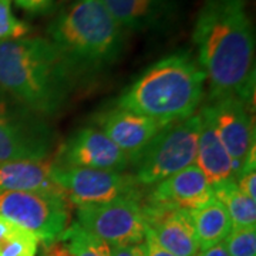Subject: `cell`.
Instances as JSON below:
<instances>
[{
	"label": "cell",
	"instance_id": "obj_1",
	"mask_svg": "<svg viewBox=\"0 0 256 256\" xmlns=\"http://www.w3.org/2000/svg\"><path fill=\"white\" fill-rule=\"evenodd\" d=\"M192 42L210 100L236 97L250 106L255 96V32L246 0H205Z\"/></svg>",
	"mask_w": 256,
	"mask_h": 256
},
{
	"label": "cell",
	"instance_id": "obj_2",
	"mask_svg": "<svg viewBox=\"0 0 256 256\" xmlns=\"http://www.w3.org/2000/svg\"><path fill=\"white\" fill-rule=\"evenodd\" d=\"M77 78L47 37L0 42V90L42 117L62 110Z\"/></svg>",
	"mask_w": 256,
	"mask_h": 256
},
{
	"label": "cell",
	"instance_id": "obj_3",
	"mask_svg": "<svg viewBox=\"0 0 256 256\" xmlns=\"http://www.w3.org/2000/svg\"><path fill=\"white\" fill-rule=\"evenodd\" d=\"M204 87L205 76L196 58L176 52L146 67L122 92L117 107L171 124L195 114Z\"/></svg>",
	"mask_w": 256,
	"mask_h": 256
},
{
	"label": "cell",
	"instance_id": "obj_4",
	"mask_svg": "<svg viewBox=\"0 0 256 256\" xmlns=\"http://www.w3.org/2000/svg\"><path fill=\"white\" fill-rule=\"evenodd\" d=\"M47 38L77 77L114 64L126 47V32L100 0H76L50 22Z\"/></svg>",
	"mask_w": 256,
	"mask_h": 256
},
{
	"label": "cell",
	"instance_id": "obj_5",
	"mask_svg": "<svg viewBox=\"0 0 256 256\" xmlns=\"http://www.w3.org/2000/svg\"><path fill=\"white\" fill-rule=\"evenodd\" d=\"M201 117L194 114L182 121L166 124L131 162L138 185L154 186L171 175L195 165Z\"/></svg>",
	"mask_w": 256,
	"mask_h": 256
},
{
	"label": "cell",
	"instance_id": "obj_6",
	"mask_svg": "<svg viewBox=\"0 0 256 256\" xmlns=\"http://www.w3.org/2000/svg\"><path fill=\"white\" fill-rule=\"evenodd\" d=\"M53 132L42 116L0 90V164L16 160H46Z\"/></svg>",
	"mask_w": 256,
	"mask_h": 256
},
{
	"label": "cell",
	"instance_id": "obj_7",
	"mask_svg": "<svg viewBox=\"0 0 256 256\" xmlns=\"http://www.w3.org/2000/svg\"><path fill=\"white\" fill-rule=\"evenodd\" d=\"M0 216L34 234L43 246L62 238L68 228L66 198L37 192L0 191Z\"/></svg>",
	"mask_w": 256,
	"mask_h": 256
},
{
	"label": "cell",
	"instance_id": "obj_8",
	"mask_svg": "<svg viewBox=\"0 0 256 256\" xmlns=\"http://www.w3.org/2000/svg\"><path fill=\"white\" fill-rule=\"evenodd\" d=\"M53 174L56 182L66 192L67 201L78 210L100 206L126 198H140V185L132 175L126 172L54 164Z\"/></svg>",
	"mask_w": 256,
	"mask_h": 256
},
{
	"label": "cell",
	"instance_id": "obj_9",
	"mask_svg": "<svg viewBox=\"0 0 256 256\" xmlns=\"http://www.w3.org/2000/svg\"><path fill=\"white\" fill-rule=\"evenodd\" d=\"M77 224L110 246L142 244L146 224L140 198H126L100 206L80 208Z\"/></svg>",
	"mask_w": 256,
	"mask_h": 256
},
{
	"label": "cell",
	"instance_id": "obj_10",
	"mask_svg": "<svg viewBox=\"0 0 256 256\" xmlns=\"http://www.w3.org/2000/svg\"><path fill=\"white\" fill-rule=\"evenodd\" d=\"M205 108L216 136L234 162L235 174H238L255 150V127L250 106L236 97H222L210 100Z\"/></svg>",
	"mask_w": 256,
	"mask_h": 256
},
{
	"label": "cell",
	"instance_id": "obj_11",
	"mask_svg": "<svg viewBox=\"0 0 256 256\" xmlns=\"http://www.w3.org/2000/svg\"><path fill=\"white\" fill-rule=\"evenodd\" d=\"M54 164L124 172L131 160L100 128L86 127L74 132L60 146Z\"/></svg>",
	"mask_w": 256,
	"mask_h": 256
},
{
	"label": "cell",
	"instance_id": "obj_12",
	"mask_svg": "<svg viewBox=\"0 0 256 256\" xmlns=\"http://www.w3.org/2000/svg\"><path fill=\"white\" fill-rule=\"evenodd\" d=\"M142 214L146 228L165 250L175 256H195L200 252L191 210L146 202L142 204Z\"/></svg>",
	"mask_w": 256,
	"mask_h": 256
},
{
	"label": "cell",
	"instance_id": "obj_13",
	"mask_svg": "<svg viewBox=\"0 0 256 256\" xmlns=\"http://www.w3.org/2000/svg\"><path fill=\"white\" fill-rule=\"evenodd\" d=\"M124 32L161 33L178 18L176 0H100Z\"/></svg>",
	"mask_w": 256,
	"mask_h": 256
},
{
	"label": "cell",
	"instance_id": "obj_14",
	"mask_svg": "<svg viewBox=\"0 0 256 256\" xmlns=\"http://www.w3.org/2000/svg\"><path fill=\"white\" fill-rule=\"evenodd\" d=\"M154 118L134 111L116 107L100 117V130L130 156L131 162L137 158L156 136L165 127Z\"/></svg>",
	"mask_w": 256,
	"mask_h": 256
},
{
	"label": "cell",
	"instance_id": "obj_15",
	"mask_svg": "<svg viewBox=\"0 0 256 256\" xmlns=\"http://www.w3.org/2000/svg\"><path fill=\"white\" fill-rule=\"evenodd\" d=\"M214 198V188L206 176L196 165H191L154 185L146 202L194 210Z\"/></svg>",
	"mask_w": 256,
	"mask_h": 256
},
{
	"label": "cell",
	"instance_id": "obj_16",
	"mask_svg": "<svg viewBox=\"0 0 256 256\" xmlns=\"http://www.w3.org/2000/svg\"><path fill=\"white\" fill-rule=\"evenodd\" d=\"M54 162L46 160H16L0 164V191L37 192L66 198L54 180Z\"/></svg>",
	"mask_w": 256,
	"mask_h": 256
},
{
	"label": "cell",
	"instance_id": "obj_17",
	"mask_svg": "<svg viewBox=\"0 0 256 256\" xmlns=\"http://www.w3.org/2000/svg\"><path fill=\"white\" fill-rule=\"evenodd\" d=\"M201 117V131L198 138V150L195 165L201 170L212 188L235 181V168L228 151L215 132L205 106L198 112Z\"/></svg>",
	"mask_w": 256,
	"mask_h": 256
},
{
	"label": "cell",
	"instance_id": "obj_18",
	"mask_svg": "<svg viewBox=\"0 0 256 256\" xmlns=\"http://www.w3.org/2000/svg\"><path fill=\"white\" fill-rule=\"evenodd\" d=\"M191 215L200 250L222 244L232 230L228 212L216 198L198 210H191Z\"/></svg>",
	"mask_w": 256,
	"mask_h": 256
},
{
	"label": "cell",
	"instance_id": "obj_19",
	"mask_svg": "<svg viewBox=\"0 0 256 256\" xmlns=\"http://www.w3.org/2000/svg\"><path fill=\"white\" fill-rule=\"evenodd\" d=\"M214 195L228 212L232 228L256 226V200L245 195L235 181L215 186Z\"/></svg>",
	"mask_w": 256,
	"mask_h": 256
},
{
	"label": "cell",
	"instance_id": "obj_20",
	"mask_svg": "<svg viewBox=\"0 0 256 256\" xmlns=\"http://www.w3.org/2000/svg\"><path fill=\"white\" fill-rule=\"evenodd\" d=\"M38 245L34 234L0 216V256H36Z\"/></svg>",
	"mask_w": 256,
	"mask_h": 256
},
{
	"label": "cell",
	"instance_id": "obj_21",
	"mask_svg": "<svg viewBox=\"0 0 256 256\" xmlns=\"http://www.w3.org/2000/svg\"><path fill=\"white\" fill-rule=\"evenodd\" d=\"M62 240L70 256H111V246L74 222L64 230Z\"/></svg>",
	"mask_w": 256,
	"mask_h": 256
},
{
	"label": "cell",
	"instance_id": "obj_22",
	"mask_svg": "<svg viewBox=\"0 0 256 256\" xmlns=\"http://www.w3.org/2000/svg\"><path fill=\"white\" fill-rule=\"evenodd\" d=\"M224 245L229 256H256V226L232 228Z\"/></svg>",
	"mask_w": 256,
	"mask_h": 256
},
{
	"label": "cell",
	"instance_id": "obj_23",
	"mask_svg": "<svg viewBox=\"0 0 256 256\" xmlns=\"http://www.w3.org/2000/svg\"><path fill=\"white\" fill-rule=\"evenodd\" d=\"M30 26L14 16L12 0H0V42L28 36Z\"/></svg>",
	"mask_w": 256,
	"mask_h": 256
},
{
	"label": "cell",
	"instance_id": "obj_24",
	"mask_svg": "<svg viewBox=\"0 0 256 256\" xmlns=\"http://www.w3.org/2000/svg\"><path fill=\"white\" fill-rule=\"evenodd\" d=\"M20 9L32 14H42L53 8L54 0H13Z\"/></svg>",
	"mask_w": 256,
	"mask_h": 256
},
{
	"label": "cell",
	"instance_id": "obj_25",
	"mask_svg": "<svg viewBox=\"0 0 256 256\" xmlns=\"http://www.w3.org/2000/svg\"><path fill=\"white\" fill-rule=\"evenodd\" d=\"M144 248H146V256H175L171 252L165 250L164 248L156 242V236L148 228H146V238H144Z\"/></svg>",
	"mask_w": 256,
	"mask_h": 256
},
{
	"label": "cell",
	"instance_id": "obj_26",
	"mask_svg": "<svg viewBox=\"0 0 256 256\" xmlns=\"http://www.w3.org/2000/svg\"><path fill=\"white\" fill-rule=\"evenodd\" d=\"M111 256H146V248L142 244L111 246Z\"/></svg>",
	"mask_w": 256,
	"mask_h": 256
},
{
	"label": "cell",
	"instance_id": "obj_27",
	"mask_svg": "<svg viewBox=\"0 0 256 256\" xmlns=\"http://www.w3.org/2000/svg\"><path fill=\"white\" fill-rule=\"evenodd\" d=\"M40 256H70L67 248L64 245L62 240H57L52 245L43 246V252Z\"/></svg>",
	"mask_w": 256,
	"mask_h": 256
},
{
	"label": "cell",
	"instance_id": "obj_28",
	"mask_svg": "<svg viewBox=\"0 0 256 256\" xmlns=\"http://www.w3.org/2000/svg\"><path fill=\"white\" fill-rule=\"evenodd\" d=\"M195 256H229V254L225 245H224V242H222V244H218L215 246L201 249Z\"/></svg>",
	"mask_w": 256,
	"mask_h": 256
}]
</instances>
